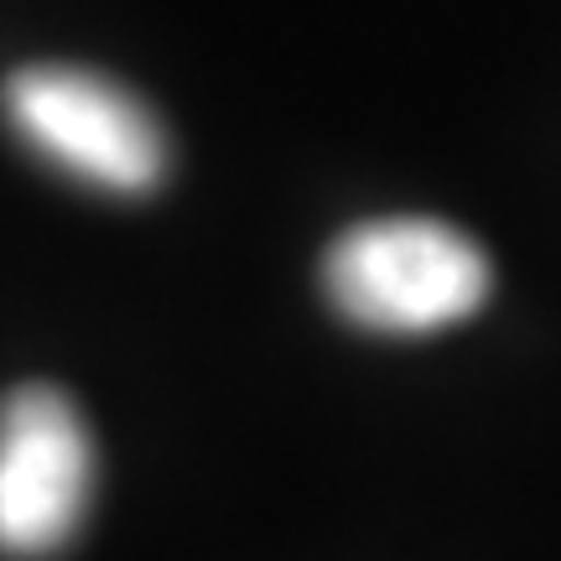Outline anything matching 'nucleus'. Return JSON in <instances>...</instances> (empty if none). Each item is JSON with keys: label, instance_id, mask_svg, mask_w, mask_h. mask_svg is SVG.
I'll return each instance as SVG.
<instances>
[{"label": "nucleus", "instance_id": "nucleus-3", "mask_svg": "<svg viewBox=\"0 0 561 561\" xmlns=\"http://www.w3.org/2000/svg\"><path fill=\"white\" fill-rule=\"evenodd\" d=\"M94 504V437L53 385L0 401V557L42 561L79 536Z\"/></svg>", "mask_w": 561, "mask_h": 561}, {"label": "nucleus", "instance_id": "nucleus-2", "mask_svg": "<svg viewBox=\"0 0 561 561\" xmlns=\"http://www.w3.org/2000/svg\"><path fill=\"white\" fill-rule=\"evenodd\" d=\"M5 121L26 151H37L62 178L140 198L167 178V136L157 115L121 83L42 62L5 79Z\"/></svg>", "mask_w": 561, "mask_h": 561}, {"label": "nucleus", "instance_id": "nucleus-1", "mask_svg": "<svg viewBox=\"0 0 561 561\" xmlns=\"http://www.w3.org/2000/svg\"><path fill=\"white\" fill-rule=\"evenodd\" d=\"M322 291L354 328L416 339L479 312L489 255L442 219H369L322 255Z\"/></svg>", "mask_w": 561, "mask_h": 561}]
</instances>
